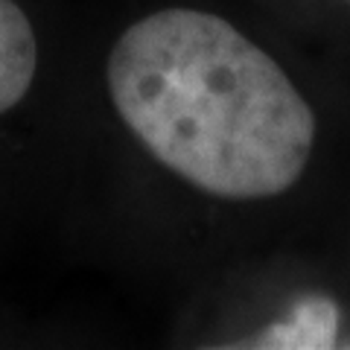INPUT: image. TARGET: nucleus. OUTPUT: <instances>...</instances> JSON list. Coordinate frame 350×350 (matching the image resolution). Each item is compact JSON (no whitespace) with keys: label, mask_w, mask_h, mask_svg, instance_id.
I'll list each match as a JSON object with an SVG mask.
<instances>
[{"label":"nucleus","mask_w":350,"mask_h":350,"mask_svg":"<svg viewBox=\"0 0 350 350\" xmlns=\"http://www.w3.org/2000/svg\"><path fill=\"white\" fill-rule=\"evenodd\" d=\"M108 94L163 167L216 199H271L304 175L315 114L286 70L234 24L158 9L117 36Z\"/></svg>","instance_id":"obj_1"},{"label":"nucleus","mask_w":350,"mask_h":350,"mask_svg":"<svg viewBox=\"0 0 350 350\" xmlns=\"http://www.w3.org/2000/svg\"><path fill=\"white\" fill-rule=\"evenodd\" d=\"M338 306L327 295H310L292 306V312L251 338L243 347L262 350H327L338 338Z\"/></svg>","instance_id":"obj_3"},{"label":"nucleus","mask_w":350,"mask_h":350,"mask_svg":"<svg viewBox=\"0 0 350 350\" xmlns=\"http://www.w3.org/2000/svg\"><path fill=\"white\" fill-rule=\"evenodd\" d=\"M38 70V38L15 0H0V114L29 94Z\"/></svg>","instance_id":"obj_2"}]
</instances>
